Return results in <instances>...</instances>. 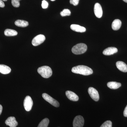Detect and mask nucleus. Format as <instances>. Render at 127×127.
I'll return each instance as SVG.
<instances>
[{"label": "nucleus", "mask_w": 127, "mask_h": 127, "mask_svg": "<svg viewBox=\"0 0 127 127\" xmlns=\"http://www.w3.org/2000/svg\"><path fill=\"white\" fill-rule=\"evenodd\" d=\"M3 1H6L7 0H2Z\"/></svg>", "instance_id": "30"}, {"label": "nucleus", "mask_w": 127, "mask_h": 127, "mask_svg": "<svg viewBox=\"0 0 127 127\" xmlns=\"http://www.w3.org/2000/svg\"><path fill=\"white\" fill-rule=\"evenodd\" d=\"M94 12L95 16L97 18H100L102 16V8L99 3H96L94 5Z\"/></svg>", "instance_id": "9"}, {"label": "nucleus", "mask_w": 127, "mask_h": 127, "mask_svg": "<svg viewBox=\"0 0 127 127\" xmlns=\"http://www.w3.org/2000/svg\"><path fill=\"white\" fill-rule=\"evenodd\" d=\"M70 28L73 31L77 32H83L86 31V29L85 27L78 25L74 24L71 25Z\"/></svg>", "instance_id": "14"}, {"label": "nucleus", "mask_w": 127, "mask_h": 127, "mask_svg": "<svg viewBox=\"0 0 127 127\" xmlns=\"http://www.w3.org/2000/svg\"><path fill=\"white\" fill-rule=\"evenodd\" d=\"M51 0L52 1H55V0Z\"/></svg>", "instance_id": "31"}, {"label": "nucleus", "mask_w": 127, "mask_h": 127, "mask_svg": "<svg viewBox=\"0 0 127 127\" xmlns=\"http://www.w3.org/2000/svg\"><path fill=\"white\" fill-rule=\"evenodd\" d=\"M42 96L44 100H45L46 101L49 102L53 106L56 107L59 106V102L47 94L43 93Z\"/></svg>", "instance_id": "4"}, {"label": "nucleus", "mask_w": 127, "mask_h": 127, "mask_svg": "<svg viewBox=\"0 0 127 127\" xmlns=\"http://www.w3.org/2000/svg\"><path fill=\"white\" fill-rule=\"evenodd\" d=\"M61 16L63 17L66 16H69L71 15V12L68 9H65L61 12Z\"/></svg>", "instance_id": "21"}, {"label": "nucleus", "mask_w": 127, "mask_h": 127, "mask_svg": "<svg viewBox=\"0 0 127 127\" xmlns=\"http://www.w3.org/2000/svg\"><path fill=\"white\" fill-rule=\"evenodd\" d=\"M65 94L67 97L71 101H77L79 100L78 96L73 92L71 91H67Z\"/></svg>", "instance_id": "11"}, {"label": "nucleus", "mask_w": 127, "mask_h": 127, "mask_svg": "<svg viewBox=\"0 0 127 127\" xmlns=\"http://www.w3.org/2000/svg\"><path fill=\"white\" fill-rule=\"evenodd\" d=\"M45 36L42 34L38 35L32 39V44L34 46H37L43 43L45 40Z\"/></svg>", "instance_id": "6"}, {"label": "nucleus", "mask_w": 127, "mask_h": 127, "mask_svg": "<svg viewBox=\"0 0 127 127\" xmlns=\"http://www.w3.org/2000/svg\"><path fill=\"white\" fill-rule=\"evenodd\" d=\"M5 4L2 0H0V7H5Z\"/></svg>", "instance_id": "27"}, {"label": "nucleus", "mask_w": 127, "mask_h": 127, "mask_svg": "<svg viewBox=\"0 0 127 127\" xmlns=\"http://www.w3.org/2000/svg\"><path fill=\"white\" fill-rule=\"evenodd\" d=\"M100 127H112V122L109 120L106 121Z\"/></svg>", "instance_id": "23"}, {"label": "nucleus", "mask_w": 127, "mask_h": 127, "mask_svg": "<svg viewBox=\"0 0 127 127\" xmlns=\"http://www.w3.org/2000/svg\"><path fill=\"white\" fill-rule=\"evenodd\" d=\"M79 0H70V3L74 6H76L79 3Z\"/></svg>", "instance_id": "25"}, {"label": "nucleus", "mask_w": 127, "mask_h": 127, "mask_svg": "<svg viewBox=\"0 0 127 127\" xmlns=\"http://www.w3.org/2000/svg\"><path fill=\"white\" fill-rule=\"evenodd\" d=\"M87 47L86 44L80 43L74 46L72 49V52L75 55H81L86 51Z\"/></svg>", "instance_id": "3"}, {"label": "nucleus", "mask_w": 127, "mask_h": 127, "mask_svg": "<svg viewBox=\"0 0 127 127\" xmlns=\"http://www.w3.org/2000/svg\"><path fill=\"white\" fill-rule=\"evenodd\" d=\"M123 114L124 117H127V106L125 107V109H124Z\"/></svg>", "instance_id": "26"}, {"label": "nucleus", "mask_w": 127, "mask_h": 127, "mask_svg": "<svg viewBox=\"0 0 127 127\" xmlns=\"http://www.w3.org/2000/svg\"><path fill=\"white\" fill-rule=\"evenodd\" d=\"M17 32L11 29H6L4 31L5 35L7 36H15L17 35Z\"/></svg>", "instance_id": "19"}, {"label": "nucleus", "mask_w": 127, "mask_h": 127, "mask_svg": "<svg viewBox=\"0 0 127 127\" xmlns=\"http://www.w3.org/2000/svg\"><path fill=\"white\" fill-rule=\"evenodd\" d=\"M88 93L90 96L95 101L99 100V95L98 91L93 87H89L88 89Z\"/></svg>", "instance_id": "8"}, {"label": "nucleus", "mask_w": 127, "mask_h": 127, "mask_svg": "<svg viewBox=\"0 0 127 127\" xmlns=\"http://www.w3.org/2000/svg\"><path fill=\"white\" fill-rule=\"evenodd\" d=\"M116 65L119 70L123 72H127V65L125 63L122 61H118L116 63Z\"/></svg>", "instance_id": "13"}, {"label": "nucleus", "mask_w": 127, "mask_h": 127, "mask_svg": "<svg viewBox=\"0 0 127 127\" xmlns=\"http://www.w3.org/2000/svg\"><path fill=\"white\" fill-rule=\"evenodd\" d=\"M15 23L16 26L21 27H26L29 25L27 21L23 20H17L16 21Z\"/></svg>", "instance_id": "18"}, {"label": "nucleus", "mask_w": 127, "mask_h": 127, "mask_svg": "<svg viewBox=\"0 0 127 127\" xmlns=\"http://www.w3.org/2000/svg\"><path fill=\"white\" fill-rule=\"evenodd\" d=\"M42 7L43 9H46L48 7V4L46 1L43 0L42 2Z\"/></svg>", "instance_id": "24"}, {"label": "nucleus", "mask_w": 127, "mask_h": 127, "mask_svg": "<svg viewBox=\"0 0 127 127\" xmlns=\"http://www.w3.org/2000/svg\"><path fill=\"white\" fill-rule=\"evenodd\" d=\"M84 122L83 117L81 116H77L73 121V127H83L84 125Z\"/></svg>", "instance_id": "7"}, {"label": "nucleus", "mask_w": 127, "mask_h": 127, "mask_svg": "<svg viewBox=\"0 0 127 127\" xmlns=\"http://www.w3.org/2000/svg\"><path fill=\"white\" fill-rule=\"evenodd\" d=\"M37 72L42 77L44 78H48L51 76L52 74L51 68L48 66H42L39 67L37 69Z\"/></svg>", "instance_id": "2"}, {"label": "nucleus", "mask_w": 127, "mask_h": 127, "mask_svg": "<svg viewBox=\"0 0 127 127\" xmlns=\"http://www.w3.org/2000/svg\"><path fill=\"white\" fill-rule=\"evenodd\" d=\"M21 0H11L12 4L13 6L15 7H18L20 6V1Z\"/></svg>", "instance_id": "22"}, {"label": "nucleus", "mask_w": 127, "mask_h": 127, "mask_svg": "<svg viewBox=\"0 0 127 127\" xmlns=\"http://www.w3.org/2000/svg\"><path fill=\"white\" fill-rule=\"evenodd\" d=\"M2 107L1 104H0V115L1 114V113H2Z\"/></svg>", "instance_id": "28"}, {"label": "nucleus", "mask_w": 127, "mask_h": 127, "mask_svg": "<svg viewBox=\"0 0 127 127\" xmlns=\"http://www.w3.org/2000/svg\"><path fill=\"white\" fill-rule=\"evenodd\" d=\"M124 2H127V0H123Z\"/></svg>", "instance_id": "29"}, {"label": "nucleus", "mask_w": 127, "mask_h": 127, "mask_svg": "<svg viewBox=\"0 0 127 127\" xmlns=\"http://www.w3.org/2000/svg\"><path fill=\"white\" fill-rule=\"evenodd\" d=\"M33 101L32 100L31 97L29 96H27L25 97L23 103L25 110L27 111H31L33 106Z\"/></svg>", "instance_id": "5"}, {"label": "nucleus", "mask_w": 127, "mask_h": 127, "mask_svg": "<svg viewBox=\"0 0 127 127\" xmlns=\"http://www.w3.org/2000/svg\"><path fill=\"white\" fill-rule=\"evenodd\" d=\"M49 120L48 118L44 119L39 123L37 127H47L49 123Z\"/></svg>", "instance_id": "20"}, {"label": "nucleus", "mask_w": 127, "mask_h": 127, "mask_svg": "<svg viewBox=\"0 0 127 127\" xmlns=\"http://www.w3.org/2000/svg\"><path fill=\"white\" fill-rule=\"evenodd\" d=\"M122 24V22L120 20L116 19L113 21L112 23V28L114 31H117L121 27Z\"/></svg>", "instance_id": "15"}, {"label": "nucleus", "mask_w": 127, "mask_h": 127, "mask_svg": "<svg viewBox=\"0 0 127 127\" xmlns=\"http://www.w3.org/2000/svg\"><path fill=\"white\" fill-rule=\"evenodd\" d=\"M118 51V49L116 47H109L105 49L103 52V53L104 55L109 56L116 53Z\"/></svg>", "instance_id": "12"}, {"label": "nucleus", "mask_w": 127, "mask_h": 127, "mask_svg": "<svg viewBox=\"0 0 127 127\" xmlns=\"http://www.w3.org/2000/svg\"><path fill=\"white\" fill-rule=\"evenodd\" d=\"M5 123L10 127H16L18 123L16 120L15 118L13 117H9L5 122Z\"/></svg>", "instance_id": "10"}, {"label": "nucleus", "mask_w": 127, "mask_h": 127, "mask_svg": "<svg viewBox=\"0 0 127 127\" xmlns=\"http://www.w3.org/2000/svg\"><path fill=\"white\" fill-rule=\"evenodd\" d=\"M11 71V69L9 67L0 64V72L3 74H9Z\"/></svg>", "instance_id": "16"}, {"label": "nucleus", "mask_w": 127, "mask_h": 127, "mask_svg": "<svg viewBox=\"0 0 127 127\" xmlns=\"http://www.w3.org/2000/svg\"><path fill=\"white\" fill-rule=\"evenodd\" d=\"M71 71L74 73L85 76L91 75L93 73V71L92 68L84 65H78L74 67L72 69Z\"/></svg>", "instance_id": "1"}, {"label": "nucleus", "mask_w": 127, "mask_h": 127, "mask_svg": "<svg viewBox=\"0 0 127 127\" xmlns=\"http://www.w3.org/2000/svg\"><path fill=\"white\" fill-rule=\"evenodd\" d=\"M121 85L120 83L116 82H109L107 84V86L109 88L113 89H117L121 86Z\"/></svg>", "instance_id": "17"}]
</instances>
